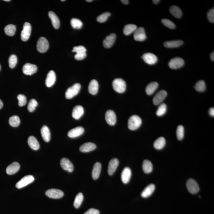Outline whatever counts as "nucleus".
Listing matches in <instances>:
<instances>
[{
    "label": "nucleus",
    "instance_id": "nucleus-1",
    "mask_svg": "<svg viewBox=\"0 0 214 214\" xmlns=\"http://www.w3.org/2000/svg\"><path fill=\"white\" fill-rule=\"evenodd\" d=\"M113 88L116 92L122 93L126 89V83L125 81L121 78L114 79L112 82Z\"/></svg>",
    "mask_w": 214,
    "mask_h": 214
},
{
    "label": "nucleus",
    "instance_id": "nucleus-2",
    "mask_svg": "<svg viewBox=\"0 0 214 214\" xmlns=\"http://www.w3.org/2000/svg\"><path fill=\"white\" fill-rule=\"evenodd\" d=\"M142 123V119L138 115L131 116L129 119L128 123L129 129L131 130H135L141 126Z\"/></svg>",
    "mask_w": 214,
    "mask_h": 214
},
{
    "label": "nucleus",
    "instance_id": "nucleus-3",
    "mask_svg": "<svg viewBox=\"0 0 214 214\" xmlns=\"http://www.w3.org/2000/svg\"><path fill=\"white\" fill-rule=\"evenodd\" d=\"M81 88V85L79 83H75L71 87L68 88L65 93L66 98L67 99H72L78 94Z\"/></svg>",
    "mask_w": 214,
    "mask_h": 214
},
{
    "label": "nucleus",
    "instance_id": "nucleus-4",
    "mask_svg": "<svg viewBox=\"0 0 214 214\" xmlns=\"http://www.w3.org/2000/svg\"><path fill=\"white\" fill-rule=\"evenodd\" d=\"M37 48L40 53L46 52L49 48V43L47 40L44 37H40L37 41Z\"/></svg>",
    "mask_w": 214,
    "mask_h": 214
},
{
    "label": "nucleus",
    "instance_id": "nucleus-5",
    "mask_svg": "<svg viewBox=\"0 0 214 214\" xmlns=\"http://www.w3.org/2000/svg\"><path fill=\"white\" fill-rule=\"evenodd\" d=\"M31 32L32 27L30 24L28 22L25 23L21 33V38L22 41H26L29 39L31 36Z\"/></svg>",
    "mask_w": 214,
    "mask_h": 214
},
{
    "label": "nucleus",
    "instance_id": "nucleus-6",
    "mask_svg": "<svg viewBox=\"0 0 214 214\" xmlns=\"http://www.w3.org/2000/svg\"><path fill=\"white\" fill-rule=\"evenodd\" d=\"M187 189L190 193L196 194L200 190V188L197 182L193 179L190 178L186 182Z\"/></svg>",
    "mask_w": 214,
    "mask_h": 214
},
{
    "label": "nucleus",
    "instance_id": "nucleus-7",
    "mask_svg": "<svg viewBox=\"0 0 214 214\" xmlns=\"http://www.w3.org/2000/svg\"><path fill=\"white\" fill-rule=\"evenodd\" d=\"M34 180V177L31 175L25 176L17 183L16 187L18 189H21L33 182Z\"/></svg>",
    "mask_w": 214,
    "mask_h": 214
},
{
    "label": "nucleus",
    "instance_id": "nucleus-8",
    "mask_svg": "<svg viewBox=\"0 0 214 214\" xmlns=\"http://www.w3.org/2000/svg\"><path fill=\"white\" fill-rule=\"evenodd\" d=\"M184 64L183 59L180 57H175L171 59L169 62V66L173 69H177L182 67Z\"/></svg>",
    "mask_w": 214,
    "mask_h": 214
},
{
    "label": "nucleus",
    "instance_id": "nucleus-9",
    "mask_svg": "<svg viewBox=\"0 0 214 214\" xmlns=\"http://www.w3.org/2000/svg\"><path fill=\"white\" fill-rule=\"evenodd\" d=\"M45 194L48 197L53 199H60L64 196L63 191L60 190L51 189L45 192Z\"/></svg>",
    "mask_w": 214,
    "mask_h": 214
},
{
    "label": "nucleus",
    "instance_id": "nucleus-10",
    "mask_svg": "<svg viewBox=\"0 0 214 214\" xmlns=\"http://www.w3.org/2000/svg\"><path fill=\"white\" fill-rule=\"evenodd\" d=\"M145 29L143 27L137 28L134 32V38L136 41H143L146 39Z\"/></svg>",
    "mask_w": 214,
    "mask_h": 214
},
{
    "label": "nucleus",
    "instance_id": "nucleus-11",
    "mask_svg": "<svg viewBox=\"0 0 214 214\" xmlns=\"http://www.w3.org/2000/svg\"><path fill=\"white\" fill-rule=\"evenodd\" d=\"M22 70L25 75H31L37 72V68L36 65L27 63L24 65Z\"/></svg>",
    "mask_w": 214,
    "mask_h": 214
},
{
    "label": "nucleus",
    "instance_id": "nucleus-12",
    "mask_svg": "<svg viewBox=\"0 0 214 214\" xmlns=\"http://www.w3.org/2000/svg\"><path fill=\"white\" fill-rule=\"evenodd\" d=\"M106 122L110 126H114L116 122V115L115 112L112 110H108L106 111L105 114Z\"/></svg>",
    "mask_w": 214,
    "mask_h": 214
},
{
    "label": "nucleus",
    "instance_id": "nucleus-13",
    "mask_svg": "<svg viewBox=\"0 0 214 214\" xmlns=\"http://www.w3.org/2000/svg\"><path fill=\"white\" fill-rule=\"evenodd\" d=\"M167 93L165 90H161L157 93L153 98V102L155 105H158L161 103L166 97Z\"/></svg>",
    "mask_w": 214,
    "mask_h": 214
},
{
    "label": "nucleus",
    "instance_id": "nucleus-14",
    "mask_svg": "<svg viewBox=\"0 0 214 214\" xmlns=\"http://www.w3.org/2000/svg\"><path fill=\"white\" fill-rule=\"evenodd\" d=\"M142 59L145 62L149 65L155 64L158 59L155 55L151 53H146L143 55Z\"/></svg>",
    "mask_w": 214,
    "mask_h": 214
},
{
    "label": "nucleus",
    "instance_id": "nucleus-15",
    "mask_svg": "<svg viewBox=\"0 0 214 214\" xmlns=\"http://www.w3.org/2000/svg\"><path fill=\"white\" fill-rule=\"evenodd\" d=\"M60 165L63 169L69 173L73 172L74 167L72 163L66 158H63L60 161Z\"/></svg>",
    "mask_w": 214,
    "mask_h": 214
},
{
    "label": "nucleus",
    "instance_id": "nucleus-16",
    "mask_svg": "<svg viewBox=\"0 0 214 214\" xmlns=\"http://www.w3.org/2000/svg\"><path fill=\"white\" fill-rule=\"evenodd\" d=\"M84 129L81 126H77L68 132V135L70 138H74L79 137L84 132Z\"/></svg>",
    "mask_w": 214,
    "mask_h": 214
},
{
    "label": "nucleus",
    "instance_id": "nucleus-17",
    "mask_svg": "<svg viewBox=\"0 0 214 214\" xmlns=\"http://www.w3.org/2000/svg\"><path fill=\"white\" fill-rule=\"evenodd\" d=\"M119 164V160L117 158H113L110 160L108 166V173L110 175H112L115 173Z\"/></svg>",
    "mask_w": 214,
    "mask_h": 214
},
{
    "label": "nucleus",
    "instance_id": "nucleus-18",
    "mask_svg": "<svg viewBox=\"0 0 214 214\" xmlns=\"http://www.w3.org/2000/svg\"><path fill=\"white\" fill-rule=\"evenodd\" d=\"M116 38L115 33H111L109 36H107L103 41V47L106 48H109L112 46Z\"/></svg>",
    "mask_w": 214,
    "mask_h": 214
},
{
    "label": "nucleus",
    "instance_id": "nucleus-19",
    "mask_svg": "<svg viewBox=\"0 0 214 214\" xmlns=\"http://www.w3.org/2000/svg\"><path fill=\"white\" fill-rule=\"evenodd\" d=\"M56 81V75L54 71H49L47 75L45 80V84L47 87H50L54 84Z\"/></svg>",
    "mask_w": 214,
    "mask_h": 214
},
{
    "label": "nucleus",
    "instance_id": "nucleus-20",
    "mask_svg": "<svg viewBox=\"0 0 214 214\" xmlns=\"http://www.w3.org/2000/svg\"><path fill=\"white\" fill-rule=\"evenodd\" d=\"M132 172L130 168L126 167L122 170L121 178L122 181L124 184H127L130 181L131 178Z\"/></svg>",
    "mask_w": 214,
    "mask_h": 214
},
{
    "label": "nucleus",
    "instance_id": "nucleus-21",
    "mask_svg": "<svg viewBox=\"0 0 214 214\" xmlns=\"http://www.w3.org/2000/svg\"><path fill=\"white\" fill-rule=\"evenodd\" d=\"M96 148V146L95 144L88 142L82 145L79 148V150L82 152L87 153L95 150Z\"/></svg>",
    "mask_w": 214,
    "mask_h": 214
},
{
    "label": "nucleus",
    "instance_id": "nucleus-22",
    "mask_svg": "<svg viewBox=\"0 0 214 214\" xmlns=\"http://www.w3.org/2000/svg\"><path fill=\"white\" fill-rule=\"evenodd\" d=\"M84 112V109L82 106L78 105L75 106L72 111L73 118L76 119H79L83 115Z\"/></svg>",
    "mask_w": 214,
    "mask_h": 214
},
{
    "label": "nucleus",
    "instance_id": "nucleus-23",
    "mask_svg": "<svg viewBox=\"0 0 214 214\" xmlns=\"http://www.w3.org/2000/svg\"><path fill=\"white\" fill-rule=\"evenodd\" d=\"M99 83L96 80L93 79L90 81L88 86V91L92 95H96L99 90Z\"/></svg>",
    "mask_w": 214,
    "mask_h": 214
},
{
    "label": "nucleus",
    "instance_id": "nucleus-24",
    "mask_svg": "<svg viewBox=\"0 0 214 214\" xmlns=\"http://www.w3.org/2000/svg\"><path fill=\"white\" fill-rule=\"evenodd\" d=\"M155 190V186L153 184L146 186L141 193V196L144 198H147L151 196Z\"/></svg>",
    "mask_w": 214,
    "mask_h": 214
},
{
    "label": "nucleus",
    "instance_id": "nucleus-25",
    "mask_svg": "<svg viewBox=\"0 0 214 214\" xmlns=\"http://www.w3.org/2000/svg\"><path fill=\"white\" fill-rule=\"evenodd\" d=\"M20 165L18 163L14 162L9 165L6 168V172L7 174L12 175L17 173L19 170Z\"/></svg>",
    "mask_w": 214,
    "mask_h": 214
},
{
    "label": "nucleus",
    "instance_id": "nucleus-26",
    "mask_svg": "<svg viewBox=\"0 0 214 214\" xmlns=\"http://www.w3.org/2000/svg\"><path fill=\"white\" fill-rule=\"evenodd\" d=\"M101 164L99 162H96L94 164L93 168L92 175L93 179L96 180L99 178L101 171Z\"/></svg>",
    "mask_w": 214,
    "mask_h": 214
},
{
    "label": "nucleus",
    "instance_id": "nucleus-27",
    "mask_svg": "<svg viewBox=\"0 0 214 214\" xmlns=\"http://www.w3.org/2000/svg\"><path fill=\"white\" fill-rule=\"evenodd\" d=\"M48 17L51 19L54 28L56 29H58L60 26V21L57 15L53 12L49 11Z\"/></svg>",
    "mask_w": 214,
    "mask_h": 214
},
{
    "label": "nucleus",
    "instance_id": "nucleus-28",
    "mask_svg": "<svg viewBox=\"0 0 214 214\" xmlns=\"http://www.w3.org/2000/svg\"><path fill=\"white\" fill-rule=\"evenodd\" d=\"M41 134L42 137L44 141L46 142H49L51 140V133L48 128L47 126H43L41 129Z\"/></svg>",
    "mask_w": 214,
    "mask_h": 214
},
{
    "label": "nucleus",
    "instance_id": "nucleus-29",
    "mask_svg": "<svg viewBox=\"0 0 214 214\" xmlns=\"http://www.w3.org/2000/svg\"><path fill=\"white\" fill-rule=\"evenodd\" d=\"M183 41L180 40H174L165 42L164 43V47L168 48H177L182 45Z\"/></svg>",
    "mask_w": 214,
    "mask_h": 214
},
{
    "label": "nucleus",
    "instance_id": "nucleus-30",
    "mask_svg": "<svg viewBox=\"0 0 214 214\" xmlns=\"http://www.w3.org/2000/svg\"><path fill=\"white\" fill-rule=\"evenodd\" d=\"M28 143L31 148L33 150H37L39 148V144L37 140L33 136H30L28 139Z\"/></svg>",
    "mask_w": 214,
    "mask_h": 214
},
{
    "label": "nucleus",
    "instance_id": "nucleus-31",
    "mask_svg": "<svg viewBox=\"0 0 214 214\" xmlns=\"http://www.w3.org/2000/svg\"><path fill=\"white\" fill-rule=\"evenodd\" d=\"M158 83L157 82H153L150 83L146 87L147 94L149 95H152L158 88Z\"/></svg>",
    "mask_w": 214,
    "mask_h": 214
},
{
    "label": "nucleus",
    "instance_id": "nucleus-32",
    "mask_svg": "<svg viewBox=\"0 0 214 214\" xmlns=\"http://www.w3.org/2000/svg\"><path fill=\"white\" fill-rule=\"evenodd\" d=\"M170 13L176 18H180L182 16V11L178 6L173 5L171 6L169 9Z\"/></svg>",
    "mask_w": 214,
    "mask_h": 214
},
{
    "label": "nucleus",
    "instance_id": "nucleus-33",
    "mask_svg": "<svg viewBox=\"0 0 214 214\" xmlns=\"http://www.w3.org/2000/svg\"><path fill=\"white\" fill-rule=\"evenodd\" d=\"M142 169L145 173H151L153 170V165L148 160H144L142 163Z\"/></svg>",
    "mask_w": 214,
    "mask_h": 214
},
{
    "label": "nucleus",
    "instance_id": "nucleus-34",
    "mask_svg": "<svg viewBox=\"0 0 214 214\" xmlns=\"http://www.w3.org/2000/svg\"><path fill=\"white\" fill-rule=\"evenodd\" d=\"M166 144V141L164 137H161L156 140L153 144V146L157 150H161L163 148Z\"/></svg>",
    "mask_w": 214,
    "mask_h": 214
},
{
    "label": "nucleus",
    "instance_id": "nucleus-35",
    "mask_svg": "<svg viewBox=\"0 0 214 214\" xmlns=\"http://www.w3.org/2000/svg\"><path fill=\"white\" fill-rule=\"evenodd\" d=\"M137 28V25L133 24H129L126 25L123 29V33L126 36L131 34L135 32Z\"/></svg>",
    "mask_w": 214,
    "mask_h": 214
},
{
    "label": "nucleus",
    "instance_id": "nucleus-36",
    "mask_svg": "<svg viewBox=\"0 0 214 214\" xmlns=\"http://www.w3.org/2000/svg\"><path fill=\"white\" fill-rule=\"evenodd\" d=\"M5 32L6 35L9 36H14L16 31V26L13 24L8 25L5 28Z\"/></svg>",
    "mask_w": 214,
    "mask_h": 214
},
{
    "label": "nucleus",
    "instance_id": "nucleus-37",
    "mask_svg": "<svg viewBox=\"0 0 214 214\" xmlns=\"http://www.w3.org/2000/svg\"><path fill=\"white\" fill-rule=\"evenodd\" d=\"M20 122H21V120L20 118L17 115L13 116L9 118V124L13 127H17L19 126Z\"/></svg>",
    "mask_w": 214,
    "mask_h": 214
},
{
    "label": "nucleus",
    "instance_id": "nucleus-38",
    "mask_svg": "<svg viewBox=\"0 0 214 214\" xmlns=\"http://www.w3.org/2000/svg\"><path fill=\"white\" fill-rule=\"evenodd\" d=\"M83 196L81 193H79L75 197L74 202V206L75 208H78L80 207L83 200Z\"/></svg>",
    "mask_w": 214,
    "mask_h": 214
},
{
    "label": "nucleus",
    "instance_id": "nucleus-39",
    "mask_svg": "<svg viewBox=\"0 0 214 214\" xmlns=\"http://www.w3.org/2000/svg\"><path fill=\"white\" fill-rule=\"evenodd\" d=\"M70 23L71 26L74 29H80L83 26V23L78 19L72 18Z\"/></svg>",
    "mask_w": 214,
    "mask_h": 214
},
{
    "label": "nucleus",
    "instance_id": "nucleus-40",
    "mask_svg": "<svg viewBox=\"0 0 214 214\" xmlns=\"http://www.w3.org/2000/svg\"><path fill=\"white\" fill-rule=\"evenodd\" d=\"M194 87L196 91L198 92H204L206 89L205 82L203 80L199 81L196 83Z\"/></svg>",
    "mask_w": 214,
    "mask_h": 214
},
{
    "label": "nucleus",
    "instance_id": "nucleus-41",
    "mask_svg": "<svg viewBox=\"0 0 214 214\" xmlns=\"http://www.w3.org/2000/svg\"><path fill=\"white\" fill-rule=\"evenodd\" d=\"M167 106L165 103H161L158 107L156 111V114L158 116H161L165 114L167 111Z\"/></svg>",
    "mask_w": 214,
    "mask_h": 214
},
{
    "label": "nucleus",
    "instance_id": "nucleus-42",
    "mask_svg": "<svg viewBox=\"0 0 214 214\" xmlns=\"http://www.w3.org/2000/svg\"><path fill=\"white\" fill-rule=\"evenodd\" d=\"M110 15H111V13L109 12L103 13L97 17V21L101 23L105 22Z\"/></svg>",
    "mask_w": 214,
    "mask_h": 214
},
{
    "label": "nucleus",
    "instance_id": "nucleus-43",
    "mask_svg": "<svg viewBox=\"0 0 214 214\" xmlns=\"http://www.w3.org/2000/svg\"><path fill=\"white\" fill-rule=\"evenodd\" d=\"M184 129L183 126L180 125L178 126L177 130V139L181 141L183 138L184 134Z\"/></svg>",
    "mask_w": 214,
    "mask_h": 214
},
{
    "label": "nucleus",
    "instance_id": "nucleus-44",
    "mask_svg": "<svg viewBox=\"0 0 214 214\" xmlns=\"http://www.w3.org/2000/svg\"><path fill=\"white\" fill-rule=\"evenodd\" d=\"M38 105L37 102L34 99H31L28 103V109L29 112H32L34 111Z\"/></svg>",
    "mask_w": 214,
    "mask_h": 214
},
{
    "label": "nucleus",
    "instance_id": "nucleus-45",
    "mask_svg": "<svg viewBox=\"0 0 214 214\" xmlns=\"http://www.w3.org/2000/svg\"><path fill=\"white\" fill-rule=\"evenodd\" d=\"M9 64L10 68H13L16 66L17 63V58L15 55L12 54L9 58Z\"/></svg>",
    "mask_w": 214,
    "mask_h": 214
},
{
    "label": "nucleus",
    "instance_id": "nucleus-46",
    "mask_svg": "<svg viewBox=\"0 0 214 214\" xmlns=\"http://www.w3.org/2000/svg\"><path fill=\"white\" fill-rule=\"evenodd\" d=\"M161 22L165 26L170 29H173L175 28V25L173 21L166 19H163L161 20Z\"/></svg>",
    "mask_w": 214,
    "mask_h": 214
},
{
    "label": "nucleus",
    "instance_id": "nucleus-47",
    "mask_svg": "<svg viewBox=\"0 0 214 214\" xmlns=\"http://www.w3.org/2000/svg\"><path fill=\"white\" fill-rule=\"evenodd\" d=\"M17 99H18V105L20 107L25 106L27 103V99L25 95H19L17 96Z\"/></svg>",
    "mask_w": 214,
    "mask_h": 214
},
{
    "label": "nucleus",
    "instance_id": "nucleus-48",
    "mask_svg": "<svg viewBox=\"0 0 214 214\" xmlns=\"http://www.w3.org/2000/svg\"><path fill=\"white\" fill-rule=\"evenodd\" d=\"M87 50L83 46H79L74 47L73 50L72 51L73 52H76V54H80L86 52Z\"/></svg>",
    "mask_w": 214,
    "mask_h": 214
},
{
    "label": "nucleus",
    "instance_id": "nucleus-49",
    "mask_svg": "<svg viewBox=\"0 0 214 214\" xmlns=\"http://www.w3.org/2000/svg\"><path fill=\"white\" fill-rule=\"evenodd\" d=\"M207 18L208 21L213 23L214 22V9H212L208 11L207 14Z\"/></svg>",
    "mask_w": 214,
    "mask_h": 214
},
{
    "label": "nucleus",
    "instance_id": "nucleus-50",
    "mask_svg": "<svg viewBox=\"0 0 214 214\" xmlns=\"http://www.w3.org/2000/svg\"><path fill=\"white\" fill-rule=\"evenodd\" d=\"M86 56H87V54H86V52L80 54H76L75 55V58L77 60H80L84 59V58L86 57Z\"/></svg>",
    "mask_w": 214,
    "mask_h": 214
},
{
    "label": "nucleus",
    "instance_id": "nucleus-51",
    "mask_svg": "<svg viewBox=\"0 0 214 214\" xmlns=\"http://www.w3.org/2000/svg\"><path fill=\"white\" fill-rule=\"evenodd\" d=\"M84 214H99V211L95 208H90Z\"/></svg>",
    "mask_w": 214,
    "mask_h": 214
},
{
    "label": "nucleus",
    "instance_id": "nucleus-52",
    "mask_svg": "<svg viewBox=\"0 0 214 214\" xmlns=\"http://www.w3.org/2000/svg\"><path fill=\"white\" fill-rule=\"evenodd\" d=\"M209 114L211 116L214 117V107H211L209 110Z\"/></svg>",
    "mask_w": 214,
    "mask_h": 214
},
{
    "label": "nucleus",
    "instance_id": "nucleus-53",
    "mask_svg": "<svg viewBox=\"0 0 214 214\" xmlns=\"http://www.w3.org/2000/svg\"><path fill=\"white\" fill-rule=\"evenodd\" d=\"M121 1L122 3L124 4V5H127V4H128L129 2V1L128 0H122V1Z\"/></svg>",
    "mask_w": 214,
    "mask_h": 214
},
{
    "label": "nucleus",
    "instance_id": "nucleus-54",
    "mask_svg": "<svg viewBox=\"0 0 214 214\" xmlns=\"http://www.w3.org/2000/svg\"><path fill=\"white\" fill-rule=\"evenodd\" d=\"M210 58H211V60H212V61H213L214 60V52H212V53H211V54L210 55Z\"/></svg>",
    "mask_w": 214,
    "mask_h": 214
},
{
    "label": "nucleus",
    "instance_id": "nucleus-55",
    "mask_svg": "<svg viewBox=\"0 0 214 214\" xmlns=\"http://www.w3.org/2000/svg\"><path fill=\"white\" fill-rule=\"evenodd\" d=\"M3 102H2V100H1V99H0V110L3 107Z\"/></svg>",
    "mask_w": 214,
    "mask_h": 214
},
{
    "label": "nucleus",
    "instance_id": "nucleus-56",
    "mask_svg": "<svg viewBox=\"0 0 214 214\" xmlns=\"http://www.w3.org/2000/svg\"><path fill=\"white\" fill-rule=\"evenodd\" d=\"M152 1L155 4H157L160 2V0H153Z\"/></svg>",
    "mask_w": 214,
    "mask_h": 214
},
{
    "label": "nucleus",
    "instance_id": "nucleus-57",
    "mask_svg": "<svg viewBox=\"0 0 214 214\" xmlns=\"http://www.w3.org/2000/svg\"><path fill=\"white\" fill-rule=\"evenodd\" d=\"M86 1L87 2H92V0H87Z\"/></svg>",
    "mask_w": 214,
    "mask_h": 214
},
{
    "label": "nucleus",
    "instance_id": "nucleus-58",
    "mask_svg": "<svg viewBox=\"0 0 214 214\" xmlns=\"http://www.w3.org/2000/svg\"><path fill=\"white\" fill-rule=\"evenodd\" d=\"M4 1H7V2H9V1H10V0H4Z\"/></svg>",
    "mask_w": 214,
    "mask_h": 214
},
{
    "label": "nucleus",
    "instance_id": "nucleus-59",
    "mask_svg": "<svg viewBox=\"0 0 214 214\" xmlns=\"http://www.w3.org/2000/svg\"><path fill=\"white\" fill-rule=\"evenodd\" d=\"M1 65H0V70H1Z\"/></svg>",
    "mask_w": 214,
    "mask_h": 214
},
{
    "label": "nucleus",
    "instance_id": "nucleus-60",
    "mask_svg": "<svg viewBox=\"0 0 214 214\" xmlns=\"http://www.w3.org/2000/svg\"><path fill=\"white\" fill-rule=\"evenodd\" d=\"M61 1H65V0H62Z\"/></svg>",
    "mask_w": 214,
    "mask_h": 214
}]
</instances>
